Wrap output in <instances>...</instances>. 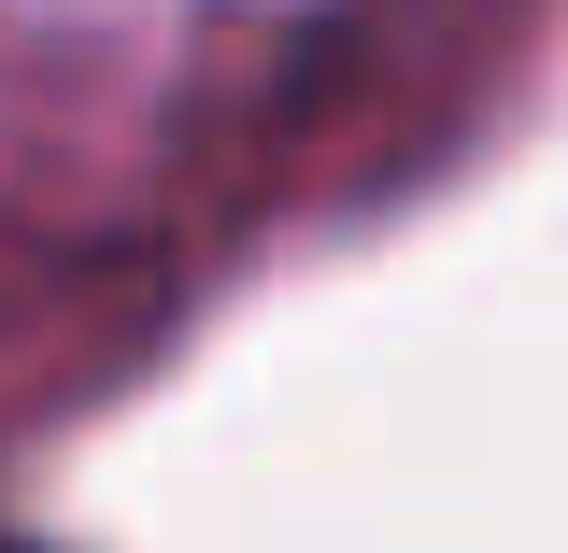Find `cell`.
Returning a JSON list of instances; mask_svg holds the SVG:
<instances>
[{"mask_svg": "<svg viewBox=\"0 0 568 553\" xmlns=\"http://www.w3.org/2000/svg\"><path fill=\"white\" fill-rule=\"evenodd\" d=\"M0 553H29V540H0Z\"/></svg>", "mask_w": 568, "mask_h": 553, "instance_id": "1", "label": "cell"}]
</instances>
